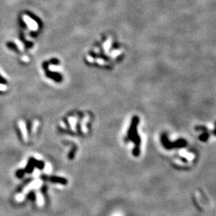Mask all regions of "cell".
<instances>
[{
    "label": "cell",
    "mask_w": 216,
    "mask_h": 216,
    "mask_svg": "<svg viewBox=\"0 0 216 216\" xmlns=\"http://www.w3.org/2000/svg\"><path fill=\"white\" fill-rule=\"evenodd\" d=\"M139 122H140V119L138 116H134L133 117L128 130V134H127L128 140L134 142L135 145L134 147H138V148H140L141 143V139L138 134V125Z\"/></svg>",
    "instance_id": "1"
},
{
    "label": "cell",
    "mask_w": 216,
    "mask_h": 216,
    "mask_svg": "<svg viewBox=\"0 0 216 216\" xmlns=\"http://www.w3.org/2000/svg\"><path fill=\"white\" fill-rule=\"evenodd\" d=\"M161 141L163 146L166 150H172L174 148H182L187 146V141L184 139H179L174 142H171L166 133H163L161 136Z\"/></svg>",
    "instance_id": "2"
},
{
    "label": "cell",
    "mask_w": 216,
    "mask_h": 216,
    "mask_svg": "<svg viewBox=\"0 0 216 216\" xmlns=\"http://www.w3.org/2000/svg\"><path fill=\"white\" fill-rule=\"evenodd\" d=\"M42 179L44 180H48L50 181L51 182H52L53 183H56V184H60L62 185H65L68 184V180L66 178H65L63 177H60V176H51V177H47L45 176V175H42Z\"/></svg>",
    "instance_id": "3"
},
{
    "label": "cell",
    "mask_w": 216,
    "mask_h": 216,
    "mask_svg": "<svg viewBox=\"0 0 216 216\" xmlns=\"http://www.w3.org/2000/svg\"><path fill=\"white\" fill-rule=\"evenodd\" d=\"M36 159L35 157H30V158L28 159V161L26 164V167L25 168V173H32L33 172L34 169L35 168V162H36Z\"/></svg>",
    "instance_id": "4"
},
{
    "label": "cell",
    "mask_w": 216,
    "mask_h": 216,
    "mask_svg": "<svg viewBox=\"0 0 216 216\" xmlns=\"http://www.w3.org/2000/svg\"><path fill=\"white\" fill-rule=\"evenodd\" d=\"M209 132H208V130H206V131H203L202 132V134H201L200 136H199V139H200V141H203V142H206L208 139H209Z\"/></svg>",
    "instance_id": "5"
},
{
    "label": "cell",
    "mask_w": 216,
    "mask_h": 216,
    "mask_svg": "<svg viewBox=\"0 0 216 216\" xmlns=\"http://www.w3.org/2000/svg\"><path fill=\"white\" fill-rule=\"evenodd\" d=\"M44 167H45V164H44V161L41 160H36L35 162V168H37L39 170H42V169H44Z\"/></svg>",
    "instance_id": "6"
},
{
    "label": "cell",
    "mask_w": 216,
    "mask_h": 216,
    "mask_svg": "<svg viewBox=\"0 0 216 216\" xmlns=\"http://www.w3.org/2000/svg\"><path fill=\"white\" fill-rule=\"evenodd\" d=\"M25 169H18L16 172V176L19 178H23L24 175H25Z\"/></svg>",
    "instance_id": "7"
},
{
    "label": "cell",
    "mask_w": 216,
    "mask_h": 216,
    "mask_svg": "<svg viewBox=\"0 0 216 216\" xmlns=\"http://www.w3.org/2000/svg\"><path fill=\"white\" fill-rule=\"evenodd\" d=\"M132 153H133V155H134L135 157H138L140 154V148H138V147H134V149H133Z\"/></svg>",
    "instance_id": "8"
},
{
    "label": "cell",
    "mask_w": 216,
    "mask_h": 216,
    "mask_svg": "<svg viewBox=\"0 0 216 216\" xmlns=\"http://www.w3.org/2000/svg\"><path fill=\"white\" fill-rule=\"evenodd\" d=\"M27 197L28 198V199H30V200L32 201H35L36 199V195H35V193L34 192H30L28 194Z\"/></svg>",
    "instance_id": "9"
},
{
    "label": "cell",
    "mask_w": 216,
    "mask_h": 216,
    "mask_svg": "<svg viewBox=\"0 0 216 216\" xmlns=\"http://www.w3.org/2000/svg\"><path fill=\"white\" fill-rule=\"evenodd\" d=\"M7 83V81L2 76L0 75V84H2V85H5Z\"/></svg>",
    "instance_id": "10"
},
{
    "label": "cell",
    "mask_w": 216,
    "mask_h": 216,
    "mask_svg": "<svg viewBox=\"0 0 216 216\" xmlns=\"http://www.w3.org/2000/svg\"><path fill=\"white\" fill-rule=\"evenodd\" d=\"M213 134H215V136H216V122H215V130H214V131H213Z\"/></svg>",
    "instance_id": "11"
}]
</instances>
